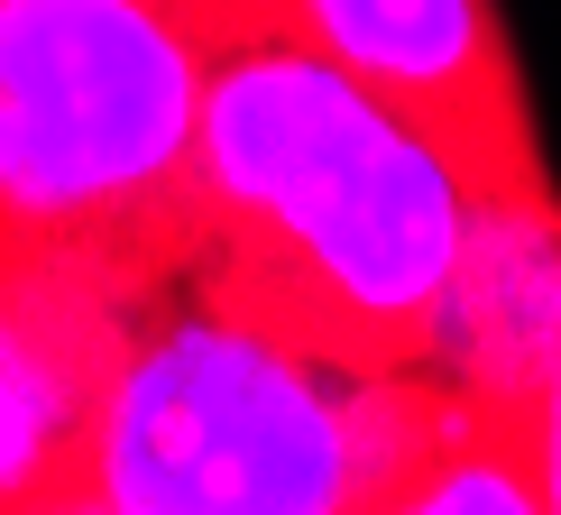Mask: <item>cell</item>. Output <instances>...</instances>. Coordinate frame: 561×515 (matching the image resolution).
Here are the masks:
<instances>
[{
    "mask_svg": "<svg viewBox=\"0 0 561 515\" xmlns=\"http://www.w3.org/2000/svg\"><path fill=\"white\" fill-rule=\"evenodd\" d=\"M470 184L304 37L221 46L194 138L184 295L332 368H424Z\"/></svg>",
    "mask_w": 561,
    "mask_h": 515,
    "instance_id": "cell-1",
    "label": "cell"
},
{
    "mask_svg": "<svg viewBox=\"0 0 561 515\" xmlns=\"http://www.w3.org/2000/svg\"><path fill=\"white\" fill-rule=\"evenodd\" d=\"M203 83L213 46L157 0H0V267L175 304Z\"/></svg>",
    "mask_w": 561,
    "mask_h": 515,
    "instance_id": "cell-2",
    "label": "cell"
},
{
    "mask_svg": "<svg viewBox=\"0 0 561 515\" xmlns=\"http://www.w3.org/2000/svg\"><path fill=\"white\" fill-rule=\"evenodd\" d=\"M286 37L405 111L479 194H561L506 0H286Z\"/></svg>",
    "mask_w": 561,
    "mask_h": 515,
    "instance_id": "cell-3",
    "label": "cell"
},
{
    "mask_svg": "<svg viewBox=\"0 0 561 515\" xmlns=\"http://www.w3.org/2000/svg\"><path fill=\"white\" fill-rule=\"evenodd\" d=\"M138 304L75 276L0 267V515H83L111 396L138 350Z\"/></svg>",
    "mask_w": 561,
    "mask_h": 515,
    "instance_id": "cell-4",
    "label": "cell"
},
{
    "mask_svg": "<svg viewBox=\"0 0 561 515\" xmlns=\"http://www.w3.org/2000/svg\"><path fill=\"white\" fill-rule=\"evenodd\" d=\"M552 359H561V194H479L424 368L460 378L479 405L516 414L543 442Z\"/></svg>",
    "mask_w": 561,
    "mask_h": 515,
    "instance_id": "cell-5",
    "label": "cell"
},
{
    "mask_svg": "<svg viewBox=\"0 0 561 515\" xmlns=\"http://www.w3.org/2000/svg\"><path fill=\"white\" fill-rule=\"evenodd\" d=\"M157 10H175L184 28L203 46H259V37H286V0H157Z\"/></svg>",
    "mask_w": 561,
    "mask_h": 515,
    "instance_id": "cell-6",
    "label": "cell"
},
{
    "mask_svg": "<svg viewBox=\"0 0 561 515\" xmlns=\"http://www.w3.org/2000/svg\"><path fill=\"white\" fill-rule=\"evenodd\" d=\"M543 515H561V359L543 387Z\"/></svg>",
    "mask_w": 561,
    "mask_h": 515,
    "instance_id": "cell-7",
    "label": "cell"
}]
</instances>
